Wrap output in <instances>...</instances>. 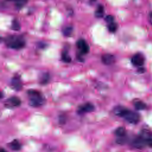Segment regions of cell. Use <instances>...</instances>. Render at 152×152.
Listing matches in <instances>:
<instances>
[{"label":"cell","instance_id":"obj_1","mask_svg":"<svg viewBox=\"0 0 152 152\" xmlns=\"http://www.w3.org/2000/svg\"><path fill=\"white\" fill-rule=\"evenodd\" d=\"M113 112L116 115L123 118L128 122L132 124H137L140 119L138 113L133 112L123 106L116 107L114 109Z\"/></svg>","mask_w":152,"mask_h":152},{"label":"cell","instance_id":"obj_2","mask_svg":"<svg viewBox=\"0 0 152 152\" xmlns=\"http://www.w3.org/2000/svg\"><path fill=\"white\" fill-rule=\"evenodd\" d=\"M5 45L12 49L20 50L26 46V40L21 35H10L4 38Z\"/></svg>","mask_w":152,"mask_h":152},{"label":"cell","instance_id":"obj_3","mask_svg":"<svg viewBox=\"0 0 152 152\" xmlns=\"http://www.w3.org/2000/svg\"><path fill=\"white\" fill-rule=\"evenodd\" d=\"M27 94L29 100V104L32 107H40L45 103V98L39 91L30 89L27 91Z\"/></svg>","mask_w":152,"mask_h":152},{"label":"cell","instance_id":"obj_4","mask_svg":"<svg viewBox=\"0 0 152 152\" xmlns=\"http://www.w3.org/2000/svg\"><path fill=\"white\" fill-rule=\"evenodd\" d=\"M148 145V141L140 135L135 137L132 141V145L138 149H141Z\"/></svg>","mask_w":152,"mask_h":152},{"label":"cell","instance_id":"obj_5","mask_svg":"<svg viewBox=\"0 0 152 152\" xmlns=\"http://www.w3.org/2000/svg\"><path fill=\"white\" fill-rule=\"evenodd\" d=\"M76 46L80 51V55L87 54L88 53L90 50V48L88 43L85 40L83 39H80L78 40H77L76 43Z\"/></svg>","mask_w":152,"mask_h":152},{"label":"cell","instance_id":"obj_6","mask_svg":"<svg viewBox=\"0 0 152 152\" xmlns=\"http://www.w3.org/2000/svg\"><path fill=\"white\" fill-rule=\"evenodd\" d=\"M94 110V106L91 103H86L78 106L77 109V113L78 114H84L86 113L91 112Z\"/></svg>","mask_w":152,"mask_h":152},{"label":"cell","instance_id":"obj_7","mask_svg":"<svg viewBox=\"0 0 152 152\" xmlns=\"http://www.w3.org/2000/svg\"><path fill=\"white\" fill-rule=\"evenodd\" d=\"M21 104L20 99L17 96H12L8 99L4 103V105L8 108L17 107Z\"/></svg>","mask_w":152,"mask_h":152},{"label":"cell","instance_id":"obj_8","mask_svg":"<svg viewBox=\"0 0 152 152\" xmlns=\"http://www.w3.org/2000/svg\"><path fill=\"white\" fill-rule=\"evenodd\" d=\"M145 61V58L144 55L140 53H137L132 56L131 58V62L133 65L135 66H142Z\"/></svg>","mask_w":152,"mask_h":152},{"label":"cell","instance_id":"obj_9","mask_svg":"<svg viewBox=\"0 0 152 152\" xmlns=\"http://www.w3.org/2000/svg\"><path fill=\"white\" fill-rule=\"evenodd\" d=\"M11 86L16 91H20L21 90L23 87V83L19 75H17L12 77L11 81Z\"/></svg>","mask_w":152,"mask_h":152},{"label":"cell","instance_id":"obj_10","mask_svg":"<svg viewBox=\"0 0 152 152\" xmlns=\"http://www.w3.org/2000/svg\"><path fill=\"white\" fill-rule=\"evenodd\" d=\"M102 62L106 65H110L115 62V57L110 53H105L102 56Z\"/></svg>","mask_w":152,"mask_h":152},{"label":"cell","instance_id":"obj_11","mask_svg":"<svg viewBox=\"0 0 152 152\" xmlns=\"http://www.w3.org/2000/svg\"><path fill=\"white\" fill-rule=\"evenodd\" d=\"M5 1L13 2L15 7L18 10L22 8L28 2V0H5Z\"/></svg>","mask_w":152,"mask_h":152},{"label":"cell","instance_id":"obj_12","mask_svg":"<svg viewBox=\"0 0 152 152\" xmlns=\"http://www.w3.org/2000/svg\"><path fill=\"white\" fill-rule=\"evenodd\" d=\"M50 79V77L49 73L48 72H45V73H43L39 77V83L40 84L42 85H46L47 84H48V83L49 82Z\"/></svg>","mask_w":152,"mask_h":152},{"label":"cell","instance_id":"obj_13","mask_svg":"<svg viewBox=\"0 0 152 152\" xmlns=\"http://www.w3.org/2000/svg\"><path fill=\"white\" fill-rule=\"evenodd\" d=\"M8 147L14 151H18L21 148V143L17 140H14L8 144Z\"/></svg>","mask_w":152,"mask_h":152},{"label":"cell","instance_id":"obj_14","mask_svg":"<svg viewBox=\"0 0 152 152\" xmlns=\"http://www.w3.org/2000/svg\"><path fill=\"white\" fill-rule=\"evenodd\" d=\"M115 134L119 138L124 137H126V131L124 127L120 126V127H118L117 129H116V130L115 131Z\"/></svg>","mask_w":152,"mask_h":152},{"label":"cell","instance_id":"obj_15","mask_svg":"<svg viewBox=\"0 0 152 152\" xmlns=\"http://www.w3.org/2000/svg\"><path fill=\"white\" fill-rule=\"evenodd\" d=\"M134 105L137 110H143L146 108V104L141 100H136L134 102Z\"/></svg>","mask_w":152,"mask_h":152},{"label":"cell","instance_id":"obj_16","mask_svg":"<svg viewBox=\"0 0 152 152\" xmlns=\"http://www.w3.org/2000/svg\"><path fill=\"white\" fill-rule=\"evenodd\" d=\"M104 7L102 5H99L94 14H95V16L97 18H101L103 17V14H104Z\"/></svg>","mask_w":152,"mask_h":152},{"label":"cell","instance_id":"obj_17","mask_svg":"<svg viewBox=\"0 0 152 152\" xmlns=\"http://www.w3.org/2000/svg\"><path fill=\"white\" fill-rule=\"evenodd\" d=\"M61 59L65 63H69L71 61V58L69 55L67 50L62 51L61 53Z\"/></svg>","mask_w":152,"mask_h":152},{"label":"cell","instance_id":"obj_18","mask_svg":"<svg viewBox=\"0 0 152 152\" xmlns=\"http://www.w3.org/2000/svg\"><path fill=\"white\" fill-rule=\"evenodd\" d=\"M107 28L111 33H115L118 29V24L115 21L107 23Z\"/></svg>","mask_w":152,"mask_h":152},{"label":"cell","instance_id":"obj_19","mask_svg":"<svg viewBox=\"0 0 152 152\" xmlns=\"http://www.w3.org/2000/svg\"><path fill=\"white\" fill-rule=\"evenodd\" d=\"M73 31V28L71 26H68L65 27L63 29H62V33L66 37H69L71 35Z\"/></svg>","mask_w":152,"mask_h":152},{"label":"cell","instance_id":"obj_20","mask_svg":"<svg viewBox=\"0 0 152 152\" xmlns=\"http://www.w3.org/2000/svg\"><path fill=\"white\" fill-rule=\"evenodd\" d=\"M20 22L17 19H14L11 23V29L15 31H18L20 29Z\"/></svg>","mask_w":152,"mask_h":152},{"label":"cell","instance_id":"obj_21","mask_svg":"<svg viewBox=\"0 0 152 152\" xmlns=\"http://www.w3.org/2000/svg\"><path fill=\"white\" fill-rule=\"evenodd\" d=\"M105 21H106L107 23H109L110 22H112L113 21H115L114 17L112 15H108L105 17Z\"/></svg>","mask_w":152,"mask_h":152},{"label":"cell","instance_id":"obj_22","mask_svg":"<svg viewBox=\"0 0 152 152\" xmlns=\"http://www.w3.org/2000/svg\"><path fill=\"white\" fill-rule=\"evenodd\" d=\"M59 122L61 124H63L65 122V116H61L59 117Z\"/></svg>","mask_w":152,"mask_h":152},{"label":"cell","instance_id":"obj_23","mask_svg":"<svg viewBox=\"0 0 152 152\" xmlns=\"http://www.w3.org/2000/svg\"><path fill=\"white\" fill-rule=\"evenodd\" d=\"M149 21H150V24L152 25V12H151L149 14Z\"/></svg>","mask_w":152,"mask_h":152},{"label":"cell","instance_id":"obj_24","mask_svg":"<svg viewBox=\"0 0 152 152\" xmlns=\"http://www.w3.org/2000/svg\"><path fill=\"white\" fill-rule=\"evenodd\" d=\"M0 152H7L5 149H4L3 148H1L0 150Z\"/></svg>","mask_w":152,"mask_h":152}]
</instances>
